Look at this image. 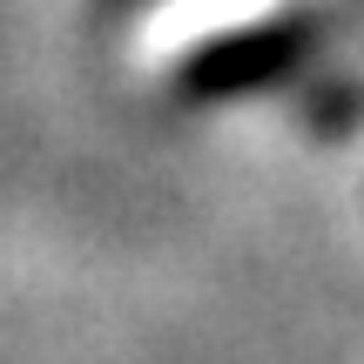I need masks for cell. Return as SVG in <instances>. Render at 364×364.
<instances>
[{"instance_id": "1", "label": "cell", "mask_w": 364, "mask_h": 364, "mask_svg": "<svg viewBox=\"0 0 364 364\" xmlns=\"http://www.w3.org/2000/svg\"><path fill=\"white\" fill-rule=\"evenodd\" d=\"M324 21H331V7H277V14H263V21H250V27H236V34L196 48L189 61H176V81H182L189 102H223V95L277 88V81H290L317 54Z\"/></svg>"}, {"instance_id": "2", "label": "cell", "mask_w": 364, "mask_h": 364, "mask_svg": "<svg viewBox=\"0 0 364 364\" xmlns=\"http://www.w3.org/2000/svg\"><path fill=\"white\" fill-rule=\"evenodd\" d=\"M277 7H290V0H156L149 21L135 27V54L142 61H189L196 48H209V41L236 34Z\"/></svg>"}]
</instances>
